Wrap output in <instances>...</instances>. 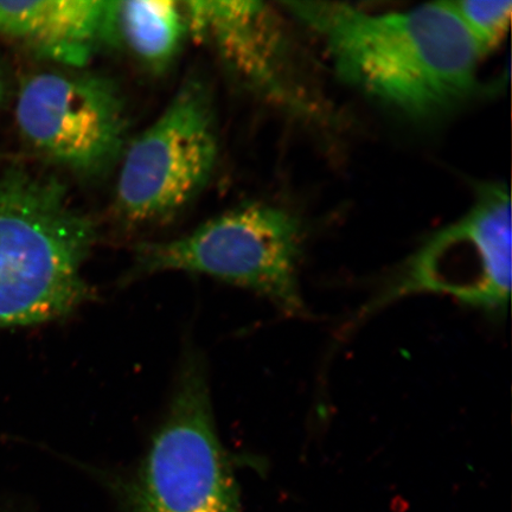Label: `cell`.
Returning a JSON list of instances; mask_svg holds the SVG:
<instances>
[{"instance_id":"obj_1","label":"cell","mask_w":512,"mask_h":512,"mask_svg":"<svg viewBox=\"0 0 512 512\" xmlns=\"http://www.w3.org/2000/svg\"><path fill=\"white\" fill-rule=\"evenodd\" d=\"M323 41L338 78L415 124H434L479 93L476 44L447 2L373 14L338 2H285Z\"/></svg>"},{"instance_id":"obj_2","label":"cell","mask_w":512,"mask_h":512,"mask_svg":"<svg viewBox=\"0 0 512 512\" xmlns=\"http://www.w3.org/2000/svg\"><path fill=\"white\" fill-rule=\"evenodd\" d=\"M98 234L59 179L21 168L0 177V328L70 315L92 298L83 265Z\"/></svg>"},{"instance_id":"obj_3","label":"cell","mask_w":512,"mask_h":512,"mask_svg":"<svg viewBox=\"0 0 512 512\" xmlns=\"http://www.w3.org/2000/svg\"><path fill=\"white\" fill-rule=\"evenodd\" d=\"M303 224L291 211L248 202L177 239L138 246L128 277L162 272L208 275L248 288L291 315L304 312L299 290Z\"/></svg>"},{"instance_id":"obj_4","label":"cell","mask_w":512,"mask_h":512,"mask_svg":"<svg viewBox=\"0 0 512 512\" xmlns=\"http://www.w3.org/2000/svg\"><path fill=\"white\" fill-rule=\"evenodd\" d=\"M125 512H240L217 433L206 368L189 352L162 426L134 476L120 484Z\"/></svg>"},{"instance_id":"obj_5","label":"cell","mask_w":512,"mask_h":512,"mask_svg":"<svg viewBox=\"0 0 512 512\" xmlns=\"http://www.w3.org/2000/svg\"><path fill=\"white\" fill-rule=\"evenodd\" d=\"M219 155L213 94L200 76H190L155 123L128 143L115 210L132 226L172 219L206 189Z\"/></svg>"},{"instance_id":"obj_6","label":"cell","mask_w":512,"mask_h":512,"mask_svg":"<svg viewBox=\"0 0 512 512\" xmlns=\"http://www.w3.org/2000/svg\"><path fill=\"white\" fill-rule=\"evenodd\" d=\"M16 119L41 156L83 178L107 174L130 143L123 92L107 76L83 69L30 76L18 94Z\"/></svg>"},{"instance_id":"obj_7","label":"cell","mask_w":512,"mask_h":512,"mask_svg":"<svg viewBox=\"0 0 512 512\" xmlns=\"http://www.w3.org/2000/svg\"><path fill=\"white\" fill-rule=\"evenodd\" d=\"M511 292V198L501 183L482 184L469 210L427 239L383 302L413 293L447 294L502 313Z\"/></svg>"},{"instance_id":"obj_8","label":"cell","mask_w":512,"mask_h":512,"mask_svg":"<svg viewBox=\"0 0 512 512\" xmlns=\"http://www.w3.org/2000/svg\"><path fill=\"white\" fill-rule=\"evenodd\" d=\"M189 37L208 47L243 88L294 117H328L307 78L283 21L266 3L251 0L183 2Z\"/></svg>"},{"instance_id":"obj_9","label":"cell","mask_w":512,"mask_h":512,"mask_svg":"<svg viewBox=\"0 0 512 512\" xmlns=\"http://www.w3.org/2000/svg\"><path fill=\"white\" fill-rule=\"evenodd\" d=\"M111 2L38 0L0 2V35L22 42L37 57L83 69L110 44Z\"/></svg>"},{"instance_id":"obj_10","label":"cell","mask_w":512,"mask_h":512,"mask_svg":"<svg viewBox=\"0 0 512 512\" xmlns=\"http://www.w3.org/2000/svg\"><path fill=\"white\" fill-rule=\"evenodd\" d=\"M188 37L183 2H111L110 44L123 47L150 73L168 72L181 55Z\"/></svg>"},{"instance_id":"obj_11","label":"cell","mask_w":512,"mask_h":512,"mask_svg":"<svg viewBox=\"0 0 512 512\" xmlns=\"http://www.w3.org/2000/svg\"><path fill=\"white\" fill-rule=\"evenodd\" d=\"M447 3L476 44L480 56L489 54L501 44L511 21L510 0H454Z\"/></svg>"},{"instance_id":"obj_12","label":"cell","mask_w":512,"mask_h":512,"mask_svg":"<svg viewBox=\"0 0 512 512\" xmlns=\"http://www.w3.org/2000/svg\"><path fill=\"white\" fill-rule=\"evenodd\" d=\"M5 96V81L2 72H0V104H2Z\"/></svg>"}]
</instances>
